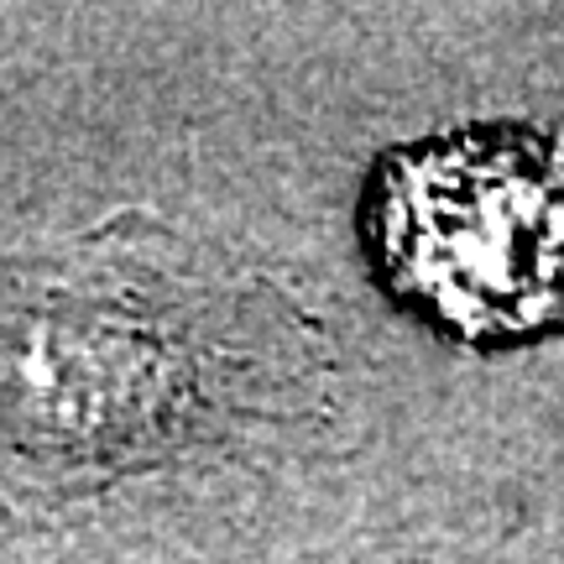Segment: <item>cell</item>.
I'll use <instances>...</instances> for the list:
<instances>
[{
  "label": "cell",
  "instance_id": "cell-2",
  "mask_svg": "<svg viewBox=\"0 0 564 564\" xmlns=\"http://www.w3.org/2000/svg\"><path fill=\"white\" fill-rule=\"evenodd\" d=\"M158 387L152 340L116 319L53 308L0 340V413L37 440H121L147 419Z\"/></svg>",
  "mask_w": 564,
  "mask_h": 564
},
{
  "label": "cell",
  "instance_id": "cell-1",
  "mask_svg": "<svg viewBox=\"0 0 564 564\" xmlns=\"http://www.w3.org/2000/svg\"><path fill=\"white\" fill-rule=\"evenodd\" d=\"M382 241L398 278L470 329H523L564 303V147L470 137L392 162Z\"/></svg>",
  "mask_w": 564,
  "mask_h": 564
}]
</instances>
